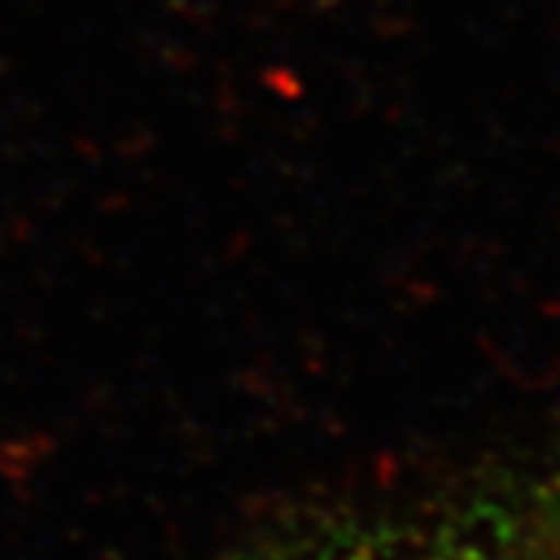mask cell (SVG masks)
I'll use <instances>...</instances> for the list:
<instances>
[{"mask_svg": "<svg viewBox=\"0 0 560 560\" xmlns=\"http://www.w3.org/2000/svg\"><path fill=\"white\" fill-rule=\"evenodd\" d=\"M381 560H536V558L508 555V551H492V548H480V545H445V548H420V551L393 555V558H381Z\"/></svg>", "mask_w": 560, "mask_h": 560, "instance_id": "cell-1", "label": "cell"}]
</instances>
